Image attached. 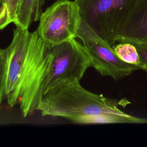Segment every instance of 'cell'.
Returning a JSON list of instances; mask_svg holds the SVG:
<instances>
[{
    "label": "cell",
    "instance_id": "cell-6",
    "mask_svg": "<svg viewBox=\"0 0 147 147\" xmlns=\"http://www.w3.org/2000/svg\"><path fill=\"white\" fill-rule=\"evenodd\" d=\"M76 37L82 41L84 51L91 60L92 67L101 75L119 80L140 69L138 66L121 60L113 47L100 37L82 17Z\"/></svg>",
    "mask_w": 147,
    "mask_h": 147
},
{
    "label": "cell",
    "instance_id": "cell-3",
    "mask_svg": "<svg viewBox=\"0 0 147 147\" xmlns=\"http://www.w3.org/2000/svg\"><path fill=\"white\" fill-rule=\"evenodd\" d=\"M136 0H75L82 18L112 47L122 35Z\"/></svg>",
    "mask_w": 147,
    "mask_h": 147
},
{
    "label": "cell",
    "instance_id": "cell-5",
    "mask_svg": "<svg viewBox=\"0 0 147 147\" xmlns=\"http://www.w3.org/2000/svg\"><path fill=\"white\" fill-rule=\"evenodd\" d=\"M81 16L76 2L57 0L42 12L37 32L52 47L76 38Z\"/></svg>",
    "mask_w": 147,
    "mask_h": 147
},
{
    "label": "cell",
    "instance_id": "cell-9",
    "mask_svg": "<svg viewBox=\"0 0 147 147\" xmlns=\"http://www.w3.org/2000/svg\"><path fill=\"white\" fill-rule=\"evenodd\" d=\"M117 56L123 61L138 66L142 69L138 52L135 45L127 42H120L113 47Z\"/></svg>",
    "mask_w": 147,
    "mask_h": 147
},
{
    "label": "cell",
    "instance_id": "cell-13",
    "mask_svg": "<svg viewBox=\"0 0 147 147\" xmlns=\"http://www.w3.org/2000/svg\"><path fill=\"white\" fill-rule=\"evenodd\" d=\"M1 0H0V6H1Z\"/></svg>",
    "mask_w": 147,
    "mask_h": 147
},
{
    "label": "cell",
    "instance_id": "cell-10",
    "mask_svg": "<svg viewBox=\"0 0 147 147\" xmlns=\"http://www.w3.org/2000/svg\"><path fill=\"white\" fill-rule=\"evenodd\" d=\"M20 0H1L0 6V30L4 29L17 17Z\"/></svg>",
    "mask_w": 147,
    "mask_h": 147
},
{
    "label": "cell",
    "instance_id": "cell-4",
    "mask_svg": "<svg viewBox=\"0 0 147 147\" xmlns=\"http://www.w3.org/2000/svg\"><path fill=\"white\" fill-rule=\"evenodd\" d=\"M51 61L42 86V96L65 80H79L91 61L82 44L75 38L50 47ZM43 98V97H42Z\"/></svg>",
    "mask_w": 147,
    "mask_h": 147
},
{
    "label": "cell",
    "instance_id": "cell-7",
    "mask_svg": "<svg viewBox=\"0 0 147 147\" xmlns=\"http://www.w3.org/2000/svg\"><path fill=\"white\" fill-rule=\"evenodd\" d=\"M123 39H147V0L136 1L118 42Z\"/></svg>",
    "mask_w": 147,
    "mask_h": 147
},
{
    "label": "cell",
    "instance_id": "cell-11",
    "mask_svg": "<svg viewBox=\"0 0 147 147\" xmlns=\"http://www.w3.org/2000/svg\"><path fill=\"white\" fill-rule=\"evenodd\" d=\"M120 42H130L135 45L139 54L141 68L147 72V39H123Z\"/></svg>",
    "mask_w": 147,
    "mask_h": 147
},
{
    "label": "cell",
    "instance_id": "cell-2",
    "mask_svg": "<svg viewBox=\"0 0 147 147\" xmlns=\"http://www.w3.org/2000/svg\"><path fill=\"white\" fill-rule=\"evenodd\" d=\"M79 82L65 80L50 89L37 110L43 116L63 117L79 124L147 123L146 118L120 110L121 100L90 92Z\"/></svg>",
    "mask_w": 147,
    "mask_h": 147
},
{
    "label": "cell",
    "instance_id": "cell-1",
    "mask_svg": "<svg viewBox=\"0 0 147 147\" xmlns=\"http://www.w3.org/2000/svg\"><path fill=\"white\" fill-rule=\"evenodd\" d=\"M5 96L10 107L19 105L24 117L36 110L43 97L42 86L51 61L50 47L37 30L16 27L5 49Z\"/></svg>",
    "mask_w": 147,
    "mask_h": 147
},
{
    "label": "cell",
    "instance_id": "cell-12",
    "mask_svg": "<svg viewBox=\"0 0 147 147\" xmlns=\"http://www.w3.org/2000/svg\"><path fill=\"white\" fill-rule=\"evenodd\" d=\"M6 53L5 49L0 48V107L4 96L6 84Z\"/></svg>",
    "mask_w": 147,
    "mask_h": 147
},
{
    "label": "cell",
    "instance_id": "cell-8",
    "mask_svg": "<svg viewBox=\"0 0 147 147\" xmlns=\"http://www.w3.org/2000/svg\"><path fill=\"white\" fill-rule=\"evenodd\" d=\"M44 0H20L14 22L16 27L28 29L32 22L39 20Z\"/></svg>",
    "mask_w": 147,
    "mask_h": 147
}]
</instances>
